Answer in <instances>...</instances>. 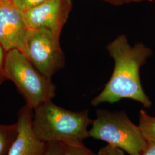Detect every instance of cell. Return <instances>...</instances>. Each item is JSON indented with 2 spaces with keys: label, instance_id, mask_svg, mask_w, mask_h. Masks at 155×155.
I'll return each mask as SVG.
<instances>
[{
  "label": "cell",
  "instance_id": "1",
  "mask_svg": "<svg viewBox=\"0 0 155 155\" xmlns=\"http://www.w3.org/2000/svg\"><path fill=\"white\" fill-rule=\"evenodd\" d=\"M106 50L114 61V70L104 89L91 100V105L113 104L127 98L150 108L152 103L143 89L140 71L152 55V50L140 42L130 45L124 34L107 45Z\"/></svg>",
  "mask_w": 155,
  "mask_h": 155
},
{
  "label": "cell",
  "instance_id": "2",
  "mask_svg": "<svg viewBox=\"0 0 155 155\" xmlns=\"http://www.w3.org/2000/svg\"><path fill=\"white\" fill-rule=\"evenodd\" d=\"M33 127L38 138L45 144L82 145L89 137V125L93 120L87 109L73 111L55 104L52 100L34 110Z\"/></svg>",
  "mask_w": 155,
  "mask_h": 155
},
{
  "label": "cell",
  "instance_id": "3",
  "mask_svg": "<svg viewBox=\"0 0 155 155\" xmlns=\"http://www.w3.org/2000/svg\"><path fill=\"white\" fill-rule=\"evenodd\" d=\"M5 73L33 110L52 100L56 87L51 79L45 77L33 66L20 50L12 49L6 53Z\"/></svg>",
  "mask_w": 155,
  "mask_h": 155
},
{
  "label": "cell",
  "instance_id": "4",
  "mask_svg": "<svg viewBox=\"0 0 155 155\" xmlns=\"http://www.w3.org/2000/svg\"><path fill=\"white\" fill-rule=\"evenodd\" d=\"M89 135V137L105 141L129 155H140L147 143L139 126L124 111L97 110Z\"/></svg>",
  "mask_w": 155,
  "mask_h": 155
},
{
  "label": "cell",
  "instance_id": "5",
  "mask_svg": "<svg viewBox=\"0 0 155 155\" xmlns=\"http://www.w3.org/2000/svg\"><path fill=\"white\" fill-rule=\"evenodd\" d=\"M22 53L40 72L51 79L65 66L60 39L47 29H28Z\"/></svg>",
  "mask_w": 155,
  "mask_h": 155
},
{
  "label": "cell",
  "instance_id": "6",
  "mask_svg": "<svg viewBox=\"0 0 155 155\" xmlns=\"http://www.w3.org/2000/svg\"><path fill=\"white\" fill-rule=\"evenodd\" d=\"M72 8V0H48L31 9L22 12V18L27 29H47L60 39Z\"/></svg>",
  "mask_w": 155,
  "mask_h": 155
},
{
  "label": "cell",
  "instance_id": "7",
  "mask_svg": "<svg viewBox=\"0 0 155 155\" xmlns=\"http://www.w3.org/2000/svg\"><path fill=\"white\" fill-rule=\"evenodd\" d=\"M27 30L22 12L12 0H0V43L6 52L15 48L23 52Z\"/></svg>",
  "mask_w": 155,
  "mask_h": 155
},
{
  "label": "cell",
  "instance_id": "8",
  "mask_svg": "<svg viewBox=\"0 0 155 155\" xmlns=\"http://www.w3.org/2000/svg\"><path fill=\"white\" fill-rule=\"evenodd\" d=\"M34 110L27 105L17 113L18 133L9 155H45L46 144L40 140L34 132Z\"/></svg>",
  "mask_w": 155,
  "mask_h": 155
},
{
  "label": "cell",
  "instance_id": "9",
  "mask_svg": "<svg viewBox=\"0 0 155 155\" xmlns=\"http://www.w3.org/2000/svg\"><path fill=\"white\" fill-rule=\"evenodd\" d=\"M18 133L17 124H0V155H9Z\"/></svg>",
  "mask_w": 155,
  "mask_h": 155
},
{
  "label": "cell",
  "instance_id": "10",
  "mask_svg": "<svg viewBox=\"0 0 155 155\" xmlns=\"http://www.w3.org/2000/svg\"><path fill=\"white\" fill-rule=\"evenodd\" d=\"M139 127L147 141L155 143V117L150 116L146 111L139 113Z\"/></svg>",
  "mask_w": 155,
  "mask_h": 155
},
{
  "label": "cell",
  "instance_id": "11",
  "mask_svg": "<svg viewBox=\"0 0 155 155\" xmlns=\"http://www.w3.org/2000/svg\"><path fill=\"white\" fill-rule=\"evenodd\" d=\"M63 155H98L82 145L61 144Z\"/></svg>",
  "mask_w": 155,
  "mask_h": 155
},
{
  "label": "cell",
  "instance_id": "12",
  "mask_svg": "<svg viewBox=\"0 0 155 155\" xmlns=\"http://www.w3.org/2000/svg\"><path fill=\"white\" fill-rule=\"evenodd\" d=\"M47 1L48 0H12L13 4L21 12L31 9Z\"/></svg>",
  "mask_w": 155,
  "mask_h": 155
},
{
  "label": "cell",
  "instance_id": "13",
  "mask_svg": "<svg viewBox=\"0 0 155 155\" xmlns=\"http://www.w3.org/2000/svg\"><path fill=\"white\" fill-rule=\"evenodd\" d=\"M45 155H63V147L61 143L56 142L47 143Z\"/></svg>",
  "mask_w": 155,
  "mask_h": 155
},
{
  "label": "cell",
  "instance_id": "14",
  "mask_svg": "<svg viewBox=\"0 0 155 155\" xmlns=\"http://www.w3.org/2000/svg\"><path fill=\"white\" fill-rule=\"evenodd\" d=\"M6 51L0 43V85L7 80L5 73Z\"/></svg>",
  "mask_w": 155,
  "mask_h": 155
},
{
  "label": "cell",
  "instance_id": "15",
  "mask_svg": "<svg viewBox=\"0 0 155 155\" xmlns=\"http://www.w3.org/2000/svg\"><path fill=\"white\" fill-rule=\"evenodd\" d=\"M97 155H125V153L124 150L107 144V145H106L105 147L100 149Z\"/></svg>",
  "mask_w": 155,
  "mask_h": 155
},
{
  "label": "cell",
  "instance_id": "16",
  "mask_svg": "<svg viewBox=\"0 0 155 155\" xmlns=\"http://www.w3.org/2000/svg\"><path fill=\"white\" fill-rule=\"evenodd\" d=\"M103 1L113 5L120 6L130 4L132 2H141L143 1H152V0H103Z\"/></svg>",
  "mask_w": 155,
  "mask_h": 155
},
{
  "label": "cell",
  "instance_id": "17",
  "mask_svg": "<svg viewBox=\"0 0 155 155\" xmlns=\"http://www.w3.org/2000/svg\"><path fill=\"white\" fill-rule=\"evenodd\" d=\"M140 155H155V143L147 141V145Z\"/></svg>",
  "mask_w": 155,
  "mask_h": 155
}]
</instances>
